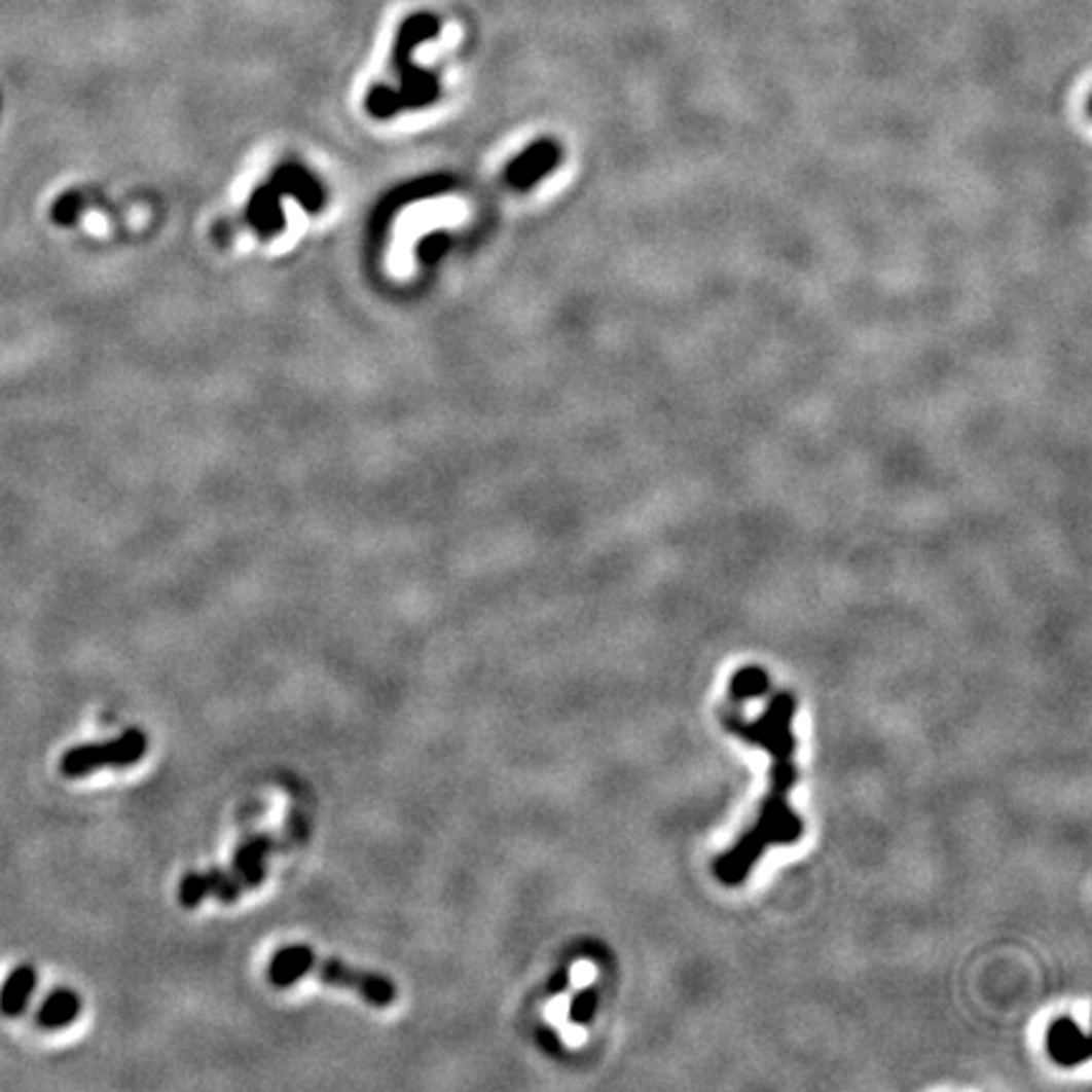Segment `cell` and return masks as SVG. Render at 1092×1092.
Listing matches in <instances>:
<instances>
[{
  "mask_svg": "<svg viewBox=\"0 0 1092 1092\" xmlns=\"http://www.w3.org/2000/svg\"><path fill=\"white\" fill-rule=\"evenodd\" d=\"M797 714V700L789 693H776L764 714L757 721H743L731 716L726 721L728 731L741 736L743 741L759 743L771 757V787L766 799L761 802L759 820L754 822L747 835L738 837L731 849H726L716 860V875L726 885H738L749 878L754 865L771 845H792L802 837V820L794 814L789 804L794 781H797V738H794L792 721Z\"/></svg>",
  "mask_w": 1092,
  "mask_h": 1092,
  "instance_id": "1",
  "label": "cell"
},
{
  "mask_svg": "<svg viewBox=\"0 0 1092 1092\" xmlns=\"http://www.w3.org/2000/svg\"><path fill=\"white\" fill-rule=\"evenodd\" d=\"M440 31V21L433 13H415L400 26L395 41V69L400 71L402 89L400 92H388L383 86L372 89L369 94V112L377 114V117H390L397 109L402 107H421V104H430L438 97V79L430 71L421 69L412 61V51L421 46L423 41L433 38Z\"/></svg>",
  "mask_w": 1092,
  "mask_h": 1092,
  "instance_id": "2",
  "label": "cell"
},
{
  "mask_svg": "<svg viewBox=\"0 0 1092 1092\" xmlns=\"http://www.w3.org/2000/svg\"><path fill=\"white\" fill-rule=\"evenodd\" d=\"M147 733L140 728H126L124 733L117 738H109V741H97V743H81V747H71L59 761L61 774L69 776V779H81V776H89L94 771H99L102 766H124L137 764L140 759H145L147 754Z\"/></svg>",
  "mask_w": 1092,
  "mask_h": 1092,
  "instance_id": "3",
  "label": "cell"
},
{
  "mask_svg": "<svg viewBox=\"0 0 1092 1092\" xmlns=\"http://www.w3.org/2000/svg\"><path fill=\"white\" fill-rule=\"evenodd\" d=\"M308 974H314L319 981H324V984L336 986V989H352L355 994H360L364 1002L372 1004V1007H390V1004H395L397 999V986L388 976L355 969L350 967V963L339 961V958L314 956Z\"/></svg>",
  "mask_w": 1092,
  "mask_h": 1092,
  "instance_id": "4",
  "label": "cell"
},
{
  "mask_svg": "<svg viewBox=\"0 0 1092 1092\" xmlns=\"http://www.w3.org/2000/svg\"><path fill=\"white\" fill-rule=\"evenodd\" d=\"M241 893H246V887L235 878L233 870L213 868L211 873H187L178 885V901L180 906L192 910L208 896H215L223 903H233Z\"/></svg>",
  "mask_w": 1092,
  "mask_h": 1092,
  "instance_id": "5",
  "label": "cell"
},
{
  "mask_svg": "<svg viewBox=\"0 0 1092 1092\" xmlns=\"http://www.w3.org/2000/svg\"><path fill=\"white\" fill-rule=\"evenodd\" d=\"M561 162V147L556 140H539L529 147L526 152H521L514 162L506 170V182H509L514 190H529V187L537 185L539 180L546 178L549 173H554L556 165Z\"/></svg>",
  "mask_w": 1092,
  "mask_h": 1092,
  "instance_id": "6",
  "label": "cell"
},
{
  "mask_svg": "<svg viewBox=\"0 0 1092 1092\" xmlns=\"http://www.w3.org/2000/svg\"><path fill=\"white\" fill-rule=\"evenodd\" d=\"M1047 1050L1060 1064H1078L1088 1060L1090 1055V1042L1085 1036V1031L1072 1022V1019L1062 1017L1057 1022L1050 1024L1047 1031Z\"/></svg>",
  "mask_w": 1092,
  "mask_h": 1092,
  "instance_id": "7",
  "label": "cell"
},
{
  "mask_svg": "<svg viewBox=\"0 0 1092 1092\" xmlns=\"http://www.w3.org/2000/svg\"><path fill=\"white\" fill-rule=\"evenodd\" d=\"M38 974L31 963H19L0 986V1014L5 1017H21L29 1007L33 991H36Z\"/></svg>",
  "mask_w": 1092,
  "mask_h": 1092,
  "instance_id": "8",
  "label": "cell"
},
{
  "mask_svg": "<svg viewBox=\"0 0 1092 1092\" xmlns=\"http://www.w3.org/2000/svg\"><path fill=\"white\" fill-rule=\"evenodd\" d=\"M274 840L271 837H253V840L243 842L233 858V873L235 878L243 882V887H256L266 880V854L271 852Z\"/></svg>",
  "mask_w": 1092,
  "mask_h": 1092,
  "instance_id": "9",
  "label": "cell"
},
{
  "mask_svg": "<svg viewBox=\"0 0 1092 1092\" xmlns=\"http://www.w3.org/2000/svg\"><path fill=\"white\" fill-rule=\"evenodd\" d=\"M314 951L303 943H294V946L281 948L279 953L271 958V967H268V979L279 989H289L296 981L303 979L312 969Z\"/></svg>",
  "mask_w": 1092,
  "mask_h": 1092,
  "instance_id": "10",
  "label": "cell"
},
{
  "mask_svg": "<svg viewBox=\"0 0 1092 1092\" xmlns=\"http://www.w3.org/2000/svg\"><path fill=\"white\" fill-rule=\"evenodd\" d=\"M81 1014V996L69 986H59L41 1002L36 1024L43 1029H64Z\"/></svg>",
  "mask_w": 1092,
  "mask_h": 1092,
  "instance_id": "11",
  "label": "cell"
},
{
  "mask_svg": "<svg viewBox=\"0 0 1092 1092\" xmlns=\"http://www.w3.org/2000/svg\"><path fill=\"white\" fill-rule=\"evenodd\" d=\"M766 691H769V676H766V672L757 665L743 667V670H738L731 681V693H733V698H738V700L759 698V696H764Z\"/></svg>",
  "mask_w": 1092,
  "mask_h": 1092,
  "instance_id": "12",
  "label": "cell"
},
{
  "mask_svg": "<svg viewBox=\"0 0 1092 1092\" xmlns=\"http://www.w3.org/2000/svg\"><path fill=\"white\" fill-rule=\"evenodd\" d=\"M594 1009H597V991L594 989L579 991V994L575 996V1002H572V1022L587 1024L589 1019H592Z\"/></svg>",
  "mask_w": 1092,
  "mask_h": 1092,
  "instance_id": "13",
  "label": "cell"
}]
</instances>
